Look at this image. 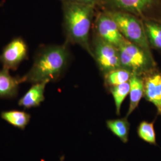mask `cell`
I'll return each mask as SVG.
<instances>
[{
  "instance_id": "cell-10",
  "label": "cell",
  "mask_w": 161,
  "mask_h": 161,
  "mask_svg": "<svg viewBox=\"0 0 161 161\" xmlns=\"http://www.w3.org/2000/svg\"><path fill=\"white\" fill-rule=\"evenodd\" d=\"M48 82L44 81L33 84L26 92L20 98L18 105L25 109H29L40 106L45 100L44 92Z\"/></svg>"
},
{
  "instance_id": "cell-4",
  "label": "cell",
  "mask_w": 161,
  "mask_h": 161,
  "mask_svg": "<svg viewBox=\"0 0 161 161\" xmlns=\"http://www.w3.org/2000/svg\"><path fill=\"white\" fill-rule=\"evenodd\" d=\"M121 68L132 74L143 76L158 68L152 53L125 40L118 48Z\"/></svg>"
},
{
  "instance_id": "cell-6",
  "label": "cell",
  "mask_w": 161,
  "mask_h": 161,
  "mask_svg": "<svg viewBox=\"0 0 161 161\" xmlns=\"http://www.w3.org/2000/svg\"><path fill=\"white\" fill-rule=\"evenodd\" d=\"M92 57L103 76L110 71L121 68L118 48L93 33L90 40Z\"/></svg>"
},
{
  "instance_id": "cell-12",
  "label": "cell",
  "mask_w": 161,
  "mask_h": 161,
  "mask_svg": "<svg viewBox=\"0 0 161 161\" xmlns=\"http://www.w3.org/2000/svg\"><path fill=\"white\" fill-rule=\"evenodd\" d=\"M130 105L126 117H128L138 108L142 98L144 97V82L142 76L132 74L130 80Z\"/></svg>"
},
{
  "instance_id": "cell-11",
  "label": "cell",
  "mask_w": 161,
  "mask_h": 161,
  "mask_svg": "<svg viewBox=\"0 0 161 161\" xmlns=\"http://www.w3.org/2000/svg\"><path fill=\"white\" fill-rule=\"evenodd\" d=\"M21 83L20 77L12 76L7 69L0 70V98L12 99L17 97Z\"/></svg>"
},
{
  "instance_id": "cell-9",
  "label": "cell",
  "mask_w": 161,
  "mask_h": 161,
  "mask_svg": "<svg viewBox=\"0 0 161 161\" xmlns=\"http://www.w3.org/2000/svg\"><path fill=\"white\" fill-rule=\"evenodd\" d=\"M144 82V97L156 108L161 116V72L158 68L142 76Z\"/></svg>"
},
{
  "instance_id": "cell-7",
  "label": "cell",
  "mask_w": 161,
  "mask_h": 161,
  "mask_svg": "<svg viewBox=\"0 0 161 161\" xmlns=\"http://www.w3.org/2000/svg\"><path fill=\"white\" fill-rule=\"evenodd\" d=\"M92 28L93 33L117 48L126 40L114 19L108 12L96 10Z\"/></svg>"
},
{
  "instance_id": "cell-17",
  "label": "cell",
  "mask_w": 161,
  "mask_h": 161,
  "mask_svg": "<svg viewBox=\"0 0 161 161\" xmlns=\"http://www.w3.org/2000/svg\"><path fill=\"white\" fill-rule=\"evenodd\" d=\"M112 95L115 102L116 114L120 115L122 104L127 96L130 94V82H127L116 86H112L108 90Z\"/></svg>"
},
{
  "instance_id": "cell-14",
  "label": "cell",
  "mask_w": 161,
  "mask_h": 161,
  "mask_svg": "<svg viewBox=\"0 0 161 161\" xmlns=\"http://www.w3.org/2000/svg\"><path fill=\"white\" fill-rule=\"evenodd\" d=\"M145 32L151 49L161 52V23L152 20H144Z\"/></svg>"
},
{
  "instance_id": "cell-13",
  "label": "cell",
  "mask_w": 161,
  "mask_h": 161,
  "mask_svg": "<svg viewBox=\"0 0 161 161\" xmlns=\"http://www.w3.org/2000/svg\"><path fill=\"white\" fill-rule=\"evenodd\" d=\"M1 118L12 126L24 130L29 124L31 116L23 110H10L2 112Z\"/></svg>"
},
{
  "instance_id": "cell-8",
  "label": "cell",
  "mask_w": 161,
  "mask_h": 161,
  "mask_svg": "<svg viewBox=\"0 0 161 161\" xmlns=\"http://www.w3.org/2000/svg\"><path fill=\"white\" fill-rule=\"evenodd\" d=\"M28 58V47L20 37L13 39L3 48L0 54V62L3 69L16 70L23 61Z\"/></svg>"
},
{
  "instance_id": "cell-18",
  "label": "cell",
  "mask_w": 161,
  "mask_h": 161,
  "mask_svg": "<svg viewBox=\"0 0 161 161\" xmlns=\"http://www.w3.org/2000/svg\"><path fill=\"white\" fill-rule=\"evenodd\" d=\"M154 123L155 121L150 122L146 121H142L137 127V132L139 138L143 140L145 142L156 146Z\"/></svg>"
},
{
  "instance_id": "cell-16",
  "label": "cell",
  "mask_w": 161,
  "mask_h": 161,
  "mask_svg": "<svg viewBox=\"0 0 161 161\" xmlns=\"http://www.w3.org/2000/svg\"><path fill=\"white\" fill-rule=\"evenodd\" d=\"M132 75L131 72L122 68L111 70L103 75L104 85L108 90L112 86L128 82Z\"/></svg>"
},
{
  "instance_id": "cell-15",
  "label": "cell",
  "mask_w": 161,
  "mask_h": 161,
  "mask_svg": "<svg viewBox=\"0 0 161 161\" xmlns=\"http://www.w3.org/2000/svg\"><path fill=\"white\" fill-rule=\"evenodd\" d=\"M106 124L108 129L114 135L119 138L124 143H127L130 130V123L128 121L127 117L108 119L106 122Z\"/></svg>"
},
{
  "instance_id": "cell-1",
  "label": "cell",
  "mask_w": 161,
  "mask_h": 161,
  "mask_svg": "<svg viewBox=\"0 0 161 161\" xmlns=\"http://www.w3.org/2000/svg\"><path fill=\"white\" fill-rule=\"evenodd\" d=\"M70 60L69 45H50L41 47L35 54L29 72L20 77L22 82L32 84L58 80L67 69Z\"/></svg>"
},
{
  "instance_id": "cell-19",
  "label": "cell",
  "mask_w": 161,
  "mask_h": 161,
  "mask_svg": "<svg viewBox=\"0 0 161 161\" xmlns=\"http://www.w3.org/2000/svg\"><path fill=\"white\" fill-rule=\"evenodd\" d=\"M62 3H78L85 5H90V6H96L97 0H59Z\"/></svg>"
},
{
  "instance_id": "cell-2",
  "label": "cell",
  "mask_w": 161,
  "mask_h": 161,
  "mask_svg": "<svg viewBox=\"0 0 161 161\" xmlns=\"http://www.w3.org/2000/svg\"><path fill=\"white\" fill-rule=\"evenodd\" d=\"M63 28L65 43L77 44L92 56L90 31L96 14L95 6L62 3Z\"/></svg>"
},
{
  "instance_id": "cell-5",
  "label": "cell",
  "mask_w": 161,
  "mask_h": 161,
  "mask_svg": "<svg viewBox=\"0 0 161 161\" xmlns=\"http://www.w3.org/2000/svg\"><path fill=\"white\" fill-rule=\"evenodd\" d=\"M108 13L114 19L121 34L126 40L152 53L142 19L124 12Z\"/></svg>"
},
{
  "instance_id": "cell-3",
  "label": "cell",
  "mask_w": 161,
  "mask_h": 161,
  "mask_svg": "<svg viewBox=\"0 0 161 161\" xmlns=\"http://www.w3.org/2000/svg\"><path fill=\"white\" fill-rule=\"evenodd\" d=\"M96 10L131 14L144 20L161 23V0H97Z\"/></svg>"
}]
</instances>
